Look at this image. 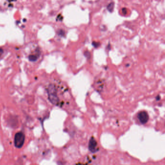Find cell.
<instances>
[{"mask_svg": "<svg viewBox=\"0 0 165 165\" xmlns=\"http://www.w3.org/2000/svg\"><path fill=\"white\" fill-rule=\"evenodd\" d=\"M24 134L21 132H18L15 136L14 144L17 148H21L24 144Z\"/></svg>", "mask_w": 165, "mask_h": 165, "instance_id": "obj_1", "label": "cell"}, {"mask_svg": "<svg viewBox=\"0 0 165 165\" xmlns=\"http://www.w3.org/2000/svg\"><path fill=\"white\" fill-rule=\"evenodd\" d=\"M138 119L142 124H145L149 120V115L147 112L142 111L139 113L138 115Z\"/></svg>", "mask_w": 165, "mask_h": 165, "instance_id": "obj_2", "label": "cell"}, {"mask_svg": "<svg viewBox=\"0 0 165 165\" xmlns=\"http://www.w3.org/2000/svg\"><path fill=\"white\" fill-rule=\"evenodd\" d=\"M97 144L96 139L94 138H91L89 142L88 148L90 152L92 153H95L98 150L97 149Z\"/></svg>", "mask_w": 165, "mask_h": 165, "instance_id": "obj_3", "label": "cell"}, {"mask_svg": "<svg viewBox=\"0 0 165 165\" xmlns=\"http://www.w3.org/2000/svg\"><path fill=\"white\" fill-rule=\"evenodd\" d=\"M114 6V3H113V2L109 3V5H108L107 6V10H109V11L112 12L113 11Z\"/></svg>", "mask_w": 165, "mask_h": 165, "instance_id": "obj_4", "label": "cell"}]
</instances>
